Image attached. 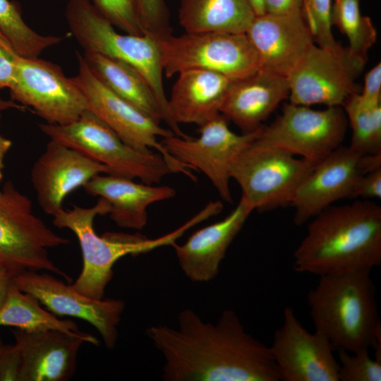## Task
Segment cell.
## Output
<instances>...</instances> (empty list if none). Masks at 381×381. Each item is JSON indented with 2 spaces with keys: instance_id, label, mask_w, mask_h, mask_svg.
<instances>
[{
  "instance_id": "1",
  "label": "cell",
  "mask_w": 381,
  "mask_h": 381,
  "mask_svg": "<svg viewBox=\"0 0 381 381\" xmlns=\"http://www.w3.org/2000/svg\"><path fill=\"white\" fill-rule=\"evenodd\" d=\"M178 327L152 325L145 334L164 358L166 381H279L270 347L245 329L232 310L215 323L186 308Z\"/></svg>"
},
{
  "instance_id": "11",
  "label": "cell",
  "mask_w": 381,
  "mask_h": 381,
  "mask_svg": "<svg viewBox=\"0 0 381 381\" xmlns=\"http://www.w3.org/2000/svg\"><path fill=\"white\" fill-rule=\"evenodd\" d=\"M346 128L341 107L315 110L289 103L272 123L261 127L258 139L316 164L341 146Z\"/></svg>"
},
{
  "instance_id": "14",
  "label": "cell",
  "mask_w": 381,
  "mask_h": 381,
  "mask_svg": "<svg viewBox=\"0 0 381 381\" xmlns=\"http://www.w3.org/2000/svg\"><path fill=\"white\" fill-rule=\"evenodd\" d=\"M365 64L347 49L338 53L313 44L286 77L290 103L342 107L357 92L355 79Z\"/></svg>"
},
{
  "instance_id": "41",
  "label": "cell",
  "mask_w": 381,
  "mask_h": 381,
  "mask_svg": "<svg viewBox=\"0 0 381 381\" xmlns=\"http://www.w3.org/2000/svg\"><path fill=\"white\" fill-rule=\"evenodd\" d=\"M11 146V141L0 133V182L4 178V158Z\"/></svg>"
},
{
  "instance_id": "27",
  "label": "cell",
  "mask_w": 381,
  "mask_h": 381,
  "mask_svg": "<svg viewBox=\"0 0 381 381\" xmlns=\"http://www.w3.org/2000/svg\"><path fill=\"white\" fill-rule=\"evenodd\" d=\"M40 304L34 296L20 291L12 282L6 302L0 310V326L25 330L80 331L73 320H61L50 311L44 310Z\"/></svg>"
},
{
  "instance_id": "21",
  "label": "cell",
  "mask_w": 381,
  "mask_h": 381,
  "mask_svg": "<svg viewBox=\"0 0 381 381\" xmlns=\"http://www.w3.org/2000/svg\"><path fill=\"white\" fill-rule=\"evenodd\" d=\"M253 210L241 197L223 219L195 231L183 244L172 246L181 269L190 280L207 282L217 276L229 246Z\"/></svg>"
},
{
  "instance_id": "22",
  "label": "cell",
  "mask_w": 381,
  "mask_h": 381,
  "mask_svg": "<svg viewBox=\"0 0 381 381\" xmlns=\"http://www.w3.org/2000/svg\"><path fill=\"white\" fill-rule=\"evenodd\" d=\"M289 96L287 78L261 67L248 77L231 81L220 114L243 133H252Z\"/></svg>"
},
{
  "instance_id": "39",
  "label": "cell",
  "mask_w": 381,
  "mask_h": 381,
  "mask_svg": "<svg viewBox=\"0 0 381 381\" xmlns=\"http://www.w3.org/2000/svg\"><path fill=\"white\" fill-rule=\"evenodd\" d=\"M265 13L284 14L301 10L302 0H264Z\"/></svg>"
},
{
  "instance_id": "42",
  "label": "cell",
  "mask_w": 381,
  "mask_h": 381,
  "mask_svg": "<svg viewBox=\"0 0 381 381\" xmlns=\"http://www.w3.org/2000/svg\"><path fill=\"white\" fill-rule=\"evenodd\" d=\"M13 109L21 110L24 109V107L12 99H5L0 97V117L2 112Z\"/></svg>"
},
{
  "instance_id": "7",
  "label": "cell",
  "mask_w": 381,
  "mask_h": 381,
  "mask_svg": "<svg viewBox=\"0 0 381 381\" xmlns=\"http://www.w3.org/2000/svg\"><path fill=\"white\" fill-rule=\"evenodd\" d=\"M32 202L12 181H6L0 198V265L12 277L25 271L45 270L71 278L49 257L48 248L70 241L54 232L33 212Z\"/></svg>"
},
{
  "instance_id": "2",
  "label": "cell",
  "mask_w": 381,
  "mask_h": 381,
  "mask_svg": "<svg viewBox=\"0 0 381 381\" xmlns=\"http://www.w3.org/2000/svg\"><path fill=\"white\" fill-rule=\"evenodd\" d=\"M294 268L318 276L370 270L381 264V207L368 200L329 206L310 220Z\"/></svg>"
},
{
  "instance_id": "12",
  "label": "cell",
  "mask_w": 381,
  "mask_h": 381,
  "mask_svg": "<svg viewBox=\"0 0 381 381\" xmlns=\"http://www.w3.org/2000/svg\"><path fill=\"white\" fill-rule=\"evenodd\" d=\"M8 89L12 100L31 107L48 123L68 124L90 111L84 94L71 78L59 66L38 57L19 56Z\"/></svg>"
},
{
  "instance_id": "40",
  "label": "cell",
  "mask_w": 381,
  "mask_h": 381,
  "mask_svg": "<svg viewBox=\"0 0 381 381\" xmlns=\"http://www.w3.org/2000/svg\"><path fill=\"white\" fill-rule=\"evenodd\" d=\"M11 282V274L4 267L0 265V310L6 302Z\"/></svg>"
},
{
  "instance_id": "28",
  "label": "cell",
  "mask_w": 381,
  "mask_h": 381,
  "mask_svg": "<svg viewBox=\"0 0 381 381\" xmlns=\"http://www.w3.org/2000/svg\"><path fill=\"white\" fill-rule=\"evenodd\" d=\"M331 23L347 37L348 52L366 63L377 32L371 19L361 15L360 0H332Z\"/></svg>"
},
{
  "instance_id": "36",
  "label": "cell",
  "mask_w": 381,
  "mask_h": 381,
  "mask_svg": "<svg viewBox=\"0 0 381 381\" xmlns=\"http://www.w3.org/2000/svg\"><path fill=\"white\" fill-rule=\"evenodd\" d=\"M20 356L18 348L4 344L0 352V381H18Z\"/></svg>"
},
{
  "instance_id": "6",
  "label": "cell",
  "mask_w": 381,
  "mask_h": 381,
  "mask_svg": "<svg viewBox=\"0 0 381 381\" xmlns=\"http://www.w3.org/2000/svg\"><path fill=\"white\" fill-rule=\"evenodd\" d=\"M38 127L50 140L106 166L109 175L158 184L172 173L159 153H143L128 146L91 111L68 124L41 123Z\"/></svg>"
},
{
  "instance_id": "26",
  "label": "cell",
  "mask_w": 381,
  "mask_h": 381,
  "mask_svg": "<svg viewBox=\"0 0 381 381\" xmlns=\"http://www.w3.org/2000/svg\"><path fill=\"white\" fill-rule=\"evenodd\" d=\"M84 59L95 75L113 92L157 123L164 121L161 107L143 76L128 64L84 51Z\"/></svg>"
},
{
  "instance_id": "19",
  "label": "cell",
  "mask_w": 381,
  "mask_h": 381,
  "mask_svg": "<svg viewBox=\"0 0 381 381\" xmlns=\"http://www.w3.org/2000/svg\"><path fill=\"white\" fill-rule=\"evenodd\" d=\"M107 167L57 141L50 140L32 165L30 180L40 208L53 216L64 198Z\"/></svg>"
},
{
  "instance_id": "45",
  "label": "cell",
  "mask_w": 381,
  "mask_h": 381,
  "mask_svg": "<svg viewBox=\"0 0 381 381\" xmlns=\"http://www.w3.org/2000/svg\"><path fill=\"white\" fill-rule=\"evenodd\" d=\"M1 190H0V198H1Z\"/></svg>"
},
{
  "instance_id": "32",
  "label": "cell",
  "mask_w": 381,
  "mask_h": 381,
  "mask_svg": "<svg viewBox=\"0 0 381 381\" xmlns=\"http://www.w3.org/2000/svg\"><path fill=\"white\" fill-rule=\"evenodd\" d=\"M339 381H380L381 361L373 358L369 349L349 352L337 350Z\"/></svg>"
},
{
  "instance_id": "44",
  "label": "cell",
  "mask_w": 381,
  "mask_h": 381,
  "mask_svg": "<svg viewBox=\"0 0 381 381\" xmlns=\"http://www.w3.org/2000/svg\"><path fill=\"white\" fill-rule=\"evenodd\" d=\"M3 346H4V344H3V342H2V340H1V338H0V352H1V349H2Z\"/></svg>"
},
{
  "instance_id": "20",
  "label": "cell",
  "mask_w": 381,
  "mask_h": 381,
  "mask_svg": "<svg viewBox=\"0 0 381 381\" xmlns=\"http://www.w3.org/2000/svg\"><path fill=\"white\" fill-rule=\"evenodd\" d=\"M246 34L261 67L285 77L314 44L301 10L255 16Z\"/></svg>"
},
{
  "instance_id": "30",
  "label": "cell",
  "mask_w": 381,
  "mask_h": 381,
  "mask_svg": "<svg viewBox=\"0 0 381 381\" xmlns=\"http://www.w3.org/2000/svg\"><path fill=\"white\" fill-rule=\"evenodd\" d=\"M0 31L18 54L25 58H37L62 40L59 36L42 35L31 29L23 20L18 6L9 0H0Z\"/></svg>"
},
{
  "instance_id": "13",
  "label": "cell",
  "mask_w": 381,
  "mask_h": 381,
  "mask_svg": "<svg viewBox=\"0 0 381 381\" xmlns=\"http://www.w3.org/2000/svg\"><path fill=\"white\" fill-rule=\"evenodd\" d=\"M260 128L236 134L229 128L228 120L219 114L199 127L200 135L196 138L173 135L162 138L160 143L179 162L205 174L221 198L232 203L229 187L231 166L241 152L257 138Z\"/></svg>"
},
{
  "instance_id": "35",
  "label": "cell",
  "mask_w": 381,
  "mask_h": 381,
  "mask_svg": "<svg viewBox=\"0 0 381 381\" xmlns=\"http://www.w3.org/2000/svg\"><path fill=\"white\" fill-rule=\"evenodd\" d=\"M18 57L11 42L0 31V89L10 87Z\"/></svg>"
},
{
  "instance_id": "4",
  "label": "cell",
  "mask_w": 381,
  "mask_h": 381,
  "mask_svg": "<svg viewBox=\"0 0 381 381\" xmlns=\"http://www.w3.org/2000/svg\"><path fill=\"white\" fill-rule=\"evenodd\" d=\"M110 204L102 198L90 207L73 205L63 208L52 217L53 224L68 229L76 236L83 255V268L75 282L71 285L77 292L91 298H104L106 287L113 277V267L120 258L128 255L145 253L164 246H173L186 230L202 221L197 213L177 229L157 238L141 235L106 234L98 236L94 229L97 215L108 214Z\"/></svg>"
},
{
  "instance_id": "5",
  "label": "cell",
  "mask_w": 381,
  "mask_h": 381,
  "mask_svg": "<svg viewBox=\"0 0 381 381\" xmlns=\"http://www.w3.org/2000/svg\"><path fill=\"white\" fill-rule=\"evenodd\" d=\"M65 16L71 33L84 51L123 61L136 69L153 91L162 110L164 122L175 135L188 137L170 118L155 38L149 35L118 32L90 0H69Z\"/></svg>"
},
{
  "instance_id": "37",
  "label": "cell",
  "mask_w": 381,
  "mask_h": 381,
  "mask_svg": "<svg viewBox=\"0 0 381 381\" xmlns=\"http://www.w3.org/2000/svg\"><path fill=\"white\" fill-rule=\"evenodd\" d=\"M381 198V168L361 176L353 191L351 198Z\"/></svg>"
},
{
  "instance_id": "17",
  "label": "cell",
  "mask_w": 381,
  "mask_h": 381,
  "mask_svg": "<svg viewBox=\"0 0 381 381\" xmlns=\"http://www.w3.org/2000/svg\"><path fill=\"white\" fill-rule=\"evenodd\" d=\"M12 333L20 356L18 381L68 380L75 372L83 343H99L95 337L80 331L15 328Z\"/></svg>"
},
{
  "instance_id": "38",
  "label": "cell",
  "mask_w": 381,
  "mask_h": 381,
  "mask_svg": "<svg viewBox=\"0 0 381 381\" xmlns=\"http://www.w3.org/2000/svg\"><path fill=\"white\" fill-rule=\"evenodd\" d=\"M361 99L370 104L381 103V64L379 62L365 75Z\"/></svg>"
},
{
  "instance_id": "18",
  "label": "cell",
  "mask_w": 381,
  "mask_h": 381,
  "mask_svg": "<svg viewBox=\"0 0 381 381\" xmlns=\"http://www.w3.org/2000/svg\"><path fill=\"white\" fill-rule=\"evenodd\" d=\"M361 155L349 146H339L317 163L296 189L291 202L295 208L294 222L301 226L335 201L349 198L363 175Z\"/></svg>"
},
{
  "instance_id": "34",
  "label": "cell",
  "mask_w": 381,
  "mask_h": 381,
  "mask_svg": "<svg viewBox=\"0 0 381 381\" xmlns=\"http://www.w3.org/2000/svg\"><path fill=\"white\" fill-rule=\"evenodd\" d=\"M146 35L156 40L171 34L169 13L164 0H135Z\"/></svg>"
},
{
  "instance_id": "23",
  "label": "cell",
  "mask_w": 381,
  "mask_h": 381,
  "mask_svg": "<svg viewBox=\"0 0 381 381\" xmlns=\"http://www.w3.org/2000/svg\"><path fill=\"white\" fill-rule=\"evenodd\" d=\"M233 80L211 71L191 69L181 72L168 99L172 121L199 127L220 114V108Z\"/></svg>"
},
{
  "instance_id": "3",
  "label": "cell",
  "mask_w": 381,
  "mask_h": 381,
  "mask_svg": "<svg viewBox=\"0 0 381 381\" xmlns=\"http://www.w3.org/2000/svg\"><path fill=\"white\" fill-rule=\"evenodd\" d=\"M307 301L315 331L323 334L334 350L369 349L381 337L370 270L320 275Z\"/></svg>"
},
{
  "instance_id": "24",
  "label": "cell",
  "mask_w": 381,
  "mask_h": 381,
  "mask_svg": "<svg viewBox=\"0 0 381 381\" xmlns=\"http://www.w3.org/2000/svg\"><path fill=\"white\" fill-rule=\"evenodd\" d=\"M83 187L87 193L109 202L108 214L119 227L136 230L146 226L149 205L176 195V190L169 186L138 183L109 174L97 175Z\"/></svg>"
},
{
  "instance_id": "15",
  "label": "cell",
  "mask_w": 381,
  "mask_h": 381,
  "mask_svg": "<svg viewBox=\"0 0 381 381\" xmlns=\"http://www.w3.org/2000/svg\"><path fill=\"white\" fill-rule=\"evenodd\" d=\"M270 347L280 380L339 381V365L330 341L303 327L289 306L283 310L282 324Z\"/></svg>"
},
{
  "instance_id": "33",
  "label": "cell",
  "mask_w": 381,
  "mask_h": 381,
  "mask_svg": "<svg viewBox=\"0 0 381 381\" xmlns=\"http://www.w3.org/2000/svg\"><path fill=\"white\" fill-rule=\"evenodd\" d=\"M100 13L125 33L146 35L135 0H90Z\"/></svg>"
},
{
  "instance_id": "43",
  "label": "cell",
  "mask_w": 381,
  "mask_h": 381,
  "mask_svg": "<svg viewBox=\"0 0 381 381\" xmlns=\"http://www.w3.org/2000/svg\"><path fill=\"white\" fill-rule=\"evenodd\" d=\"M256 16L265 13L264 0H249Z\"/></svg>"
},
{
  "instance_id": "29",
  "label": "cell",
  "mask_w": 381,
  "mask_h": 381,
  "mask_svg": "<svg viewBox=\"0 0 381 381\" xmlns=\"http://www.w3.org/2000/svg\"><path fill=\"white\" fill-rule=\"evenodd\" d=\"M342 107L352 131L349 147L361 155L381 153V103L363 102L356 92Z\"/></svg>"
},
{
  "instance_id": "16",
  "label": "cell",
  "mask_w": 381,
  "mask_h": 381,
  "mask_svg": "<svg viewBox=\"0 0 381 381\" xmlns=\"http://www.w3.org/2000/svg\"><path fill=\"white\" fill-rule=\"evenodd\" d=\"M12 282L20 291L34 296L56 316L76 318L89 322L100 334L108 349L115 346L117 327L125 308L122 300L91 298L49 274L33 270L16 274Z\"/></svg>"
},
{
  "instance_id": "8",
  "label": "cell",
  "mask_w": 381,
  "mask_h": 381,
  "mask_svg": "<svg viewBox=\"0 0 381 381\" xmlns=\"http://www.w3.org/2000/svg\"><path fill=\"white\" fill-rule=\"evenodd\" d=\"M164 75L170 78L191 69L221 73L234 80L261 68L254 47L246 33L199 32L157 40Z\"/></svg>"
},
{
  "instance_id": "10",
  "label": "cell",
  "mask_w": 381,
  "mask_h": 381,
  "mask_svg": "<svg viewBox=\"0 0 381 381\" xmlns=\"http://www.w3.org/2000/svg\"><path fill=\"white\" fill-rule=\"evenodd\" d=\"M76 56L78 71L71 79L84 94L90 111L128 146L143 153H152V149L156 150L172 173L182 174L196 181L190 169L170 155L157 140L158 137L165 138L174 133L113 92L92 71L83 54L77 52Z\"/></svg>"
},
{
  "instance_id": "31",
  "label": "cell",
  "mask_w": 381,
  "mask_h": 381,
  "mask_svg": "<svg viewBox=\"0 0 381 381\" xmlns=\"http://www.w3.org/2000/svg\"><path fill=\"white\" fill-rule=\"evenodd\" d=\"M331 6L332 0H302L301 11L318 46L344 53L346 49L337 43L332 32Z\"/></svg>"
},
{
  "instance_id": "25",
  "label": "cell",
  "mask_w": 381,
  "mask_h": 381,
  "mask_svg": "<svg viewBox=\"0 0 381 381\" xmlns=\"http://www.w3.org/2000/svg\"><path fill=\"white\" fill-rule=\"evenodd\" d=\"M255 16L249 0H180L178 12L188 33H246Z\"/></svg>"
},
{
  "instance_id": "9",
  "label": "cell",
  "mask_w": 381,
  "mask_h": 381,
  "mask_svg": "<svg viewBox=\"0 0 381 381\" xmlns=\"http://www.w3.org/2000/svg\"><path fill=\"white\" fill-rule=\"evenodd\" d=\"M315 165L257 136L238 155L230 176L240 186L241 197L254 210L262 212L291 204L296 189Z\"/></svg>"
}]
</instances>
